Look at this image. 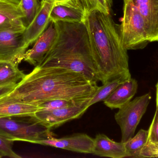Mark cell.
<instances>
[{"instance_id": "f546056e", "label": "cell", "mask_w": 158, "mask_h": 158, "mask_svg": "<svg viewBox=\"0 0 158 158\" xmlns=\"http://www.w3.org/2000/svg\"><path fill=\"white\" fill-rule=\"evenodd\" d=\"M156 110L155 112L154 118H158V82L156 86Z\"/></svg>"}, {"instance_id": "5b68a950", "label": "cell", "mask_w": 158, "mask_h": 158, "mask_svg": "<svg viewBox=\"0 0 158 158\" xmlns=\"http://www.w3.org/2000/svg\"><path fill=\"white\" fill-rule=\"evenodd\" d=\"M0 135L8 140L37 144L53 137L51 130L32 121H22L15 118H0Z\"/></svg>"}, {"instance_id": "2e32d148", "label": "cell", "mask_w": 158, "mask_h": 158, "mask_svg": "<svg viewBox=\"0 0 158 158\" xmlns=\"http://www.w3.org/2000/svg\"><path fill=\"white\" fill-rule=\"evenodd\" d=\"M86 14L84 11L73 7L59 5L53 7L50 19L51 22L81 23L84 22Z\"/></svg>"}, {"instance_id": "603a6c76", "label": "cell", "mask_w": 158, "mask_h": 158, "mask_svg": "<svg viewBox=\"0 0 158 158\" xmlns=\"http://www.w3.org/2000/svg\"><path fill=\"white\" fill-rule=\"evenodd\" d=\"M0 13L13 18L22 20L23 19V14L19 6L5 0H0Z\"/></svg>"}, {"instance_id": "9a60e30c", "label": "cell", "mask_w": 158, "mask_h": 158, "mask_svg": "<svg viewBox=\"0 0 158 158\" xmlns=\"http://www.w3.org/2000/svg\"><path fill=\"white\" fill-rule=\"evenodd\" d=\"M92 154L111 158L128 157L125 143L115 142L102 134L97 135L94 139Z\"/></svg>"}, {"instance_id": "30bf717a", "label": "cell", "mask_w": 158, "mask_h": 158, "mask_svg": "<svg viewBox=\"0 0 158 158\" xmlns=\"http://www.w3.org/2000/svg\"><path fill=\"white\" fill-rule=\"evenodd\" d=\"M54 0H41L40 9L31 23L23 32L25 48L34 43L50 24V16Z\"/></svg>"}, {"instance_id": "8fae6325", "label": "cell", "mask_w": 158, "mask_h": 158, "mask_svg": "<svg viewBox=\"0 0 158 158\" xmlns=\"http://www.w3.org/2000/svg\"><path fill=\"white\" fill-rule=\"evenodd\" d=\"M40 106L28 104L9 93L0 96V118L31 117L40 110Z\"/></svg>"}, {"instance_id": "d4e9b609", "label": "cell", "mask_w": 158, "mask_h": 158, "mask_svg": "<svg viewBox=\"0 0 158 158\" xmlns=\"http://www.w3.org/2000/svg\"><path fill=\"white\" fill-rule=\"evenodd\" d=\"M14 141L8 140L0 135V153L3 156L11 158H20L21 156L13 151Z\"/></svg>"}, {"instance_id": "4fadbf2b", "label": "cell", "mask_w": 158, "mask_h": 158, "mask_svg": "<svg viewBox=\"0 0 158 158\" xmlns=\"http://www.w3.org/2000/svg\"><path fill=\"white\" fill-rule=\"evenodd\" d=\"M56 34L55 23L50 22L47 29L36 40L32 48L26 51L23 60L35 67L39 65L53 44Z\"/></svg>"}, {"instance_id": "9c48e42d", "label": "cell", "mask_w": 158, "mask_h": 158, "mask_svg": "<svg viewBox=\"0 0 158 158\" xmlns=\"http://www.w3.org/2000/svg\"><path fill=\"white\" fill-rule=\"evenodd\" d=\"M37 144L77 153L92 154L94 139L85 134L78 133L61 138H55L53 136L39 141Z\"/></svg>"}, {"instance_id": "d6986e66", "label": "cell", "mask_w": 158, "mask_h": 158, "mask_svg": "<svg viewBox=\"0 0 158 158\" xmlns=\"http://www.w3.org/2000/svg\"><path fill=\"white\" fill-rule=\"evenodd\" d=\"M148 138L149 130L142 129L135 136L124 143L128 157L137 158L140 152L148 142Z\"/></svg>"}, {"instance_id": "83f0119b", "label": "cell", "mask_w": 158, "mask_h": 158, "mask_svg": "<svg viewBox=\"0 0 158 158\" xmlns=\"http://www.w3.org/2000/svg\"><path fill=\"white\" fill-rule=\"evenodd\" d=\"M59 5L73 7L84 11L81 0H54V6Z\"/></svg>"}, {"instance_id": "4316f807", "label": "cell", "mask_w": 158, "mask_h": 158, "mask_svg": "<svg viewBox=\"0 0 158 158\" xmlns=\"http://www.w3.org/2000/svg\"><path fill=\"white\" fill-rule=\"evenodd\" d=\"M148 130V142L152 143L158 144V118H153Z\"/></svg>"}, {"instance_id": "4dcf8cb0", "label": "cell", "mask_w": 158, "mask_h": 158, "mask_svg": "<svg viewBox=\"0 0 158 158\" xmlns=\"http://www.w3.org/2000/svg\"><path fill=\"white\" fill-rule=\"evenodd\" d=\"M5 1L14 4L15 5L18 6H19L20 2H21V0H5Z\"/></svg>"}, {"instance_id": "5bb4252c", "label": "cell", "mask_w": 158, "mask_h": 158, "mask_svg": "<svg viewBox=\"0 0 158 158\" xmlns=\"http://www.w3.org/2000/svg\"><path fill=\"white\" fill-rule=\"evenodd\" d=\"M137 81L131 78L120 84L105 100L104 103L110 109L121 108L126 105L137 92Z\"/></svg>"}, {"instance_id": "3957f363", "label": "cell", "mask_w": 158, "mask_h": 158, "mask_svg": "<svg viewBox=\"0 0 158 158\" xmlns=\"http://www.w3.org/2000/svg\"><path fill=\"white\" fill-rule=\"evenodd\" d=\"M55 24L57 34L54 42L38 66L66 69L99 81L84 23L60 21Z\"/></svg>"}, {"instance_id": "7402d4cb", "label": "cell", "mask_w": 158, "mask_h": 158, "mask_svg": "<svg viewBox=\"0 0 158 158\" xmlns=\"http://www.w3.org/2000/svg\"><path fill=\"white\" fill-rule=\"evenodd\" d=\"M26 28L22 19L13 18L0 13V31L24 32Z\"/></svg>"}, {"instance_id": "f1b7e54d", "label": "cell", "mask_w": 158, "mask_h": 158, "mask_svg": "<svg viewBox=\"0 0 158 158\" xmlns=\"http://www.w3.org/2000/svg\"><path fill=\"white\" fill-rule=\"evenodd\" d=\"M16 85L17 84L0 87V96H2L7 93H9L10 92H12L15 89Z\"/></svg>"}, {"instance_id": "ba28073f", "label": "cell", "mask_w": 158, "mask_h": 158, "mask_svg": "<svg viewBox=\"0 0 158 158\" xmlns=\"http://www.w3.org/2000/svg\"><path fill=\"white\" fill-rule=\"evenodd\" d=\"M24 32L0 31V60L20 64L27 49L23 38Z\"/></svg>"}, {"instance_id": "7c38bea8", "label": "cell", "mask_w": 158, "mask_h": 158, "mask_svg": "<svg viewBox=\"0 0 158 158\" xmlns=\"http://www.w3.org/2000/svg\"><path fill=\"white\" fill-rule=\"evenodd\" d=\"M133 6L145 23L150 42L158 41V0H123Z\"/></svg>"}, {"instance_id": "1f68e13d", "label": "cell", "mask_w": 158, "mask_h": 158, "mask_svg": "<svg viewBox=\"0 0 158 158\" xmlns=\"http://www.w3.org/2000/svg\"><path fill=\"white\" fill-rule=\"evenodd\" d=\"M2 157H3V156H2V154H1V153H0V158Z\"/></svg>"}, {"instance_id": "e0dca14e", "label": "cell", "mask_w": 158, "mask_h": 158, "mask_svg": "<svg viewBox=\"0 0 158 158\" xmlns=\"http://www.w3.org/2000/svg\"><path fill=\"white\" fill-rule=\"evenodd\" d=\"M18 66L11 61L0 60V87L17 84L25 77L26 74Z\"/></svg>"}, {"instance_id": "ffe728a7", "label": "cell", "mask_w": 158, "mask_h": 158, "mask_svg": "<svg viewBox=\"0 0 158 158\" xmlns=\"http://www.w3.org/2000/svg\"><path fill=\"white\" fill-rule=\"evenodd\" d=\"M40 6L39 0H21L19 6L23 14L22 20L26 28L35 18Z\"/></svg>"}, {"instance_id": "6da1fadb", "label": "cell", "mask_w": 158, "mask_h": 158, "mask_svg": "<svg viewBox=\"0 0 158 158\" xmlns=\"http://www.w3.org/2000/svg\"><path fill=\"white\" fill-rule=\"evenodd\" d=\"M98 87L97 82L77 72L37 66L9 94L36 106L56 99L81 103L90 100Z\"/></svg>"}, {"instance_id": "52a82bcc", "label": "cell", "mask_w": 158, "mask_h": 158, "mask_svg": "<svg viewBox=\"0 0 158 158\" xmlns=\"http://www.w3.org/2000/svg\"><path fill=\"white\" fill-rule=\"evenodd\" d=\"M89 100L64 108L41 109L30 118L49 130L55 129L68 122L81 117L89 108Z\"/></svg>"}, {"instance_id": "277c9868", "label": "cell", "mask_w": 158, "mask_h": 158, "mask_svg": "<svg viewBox=\"0 0 158 158\" xmlns=\"http://www.w3.org/2000/svg\"><path fill=\"white\" fill-rule=\"evenodd\" d=\"M123 3V17L119 27L124 46L127 50L143 49L150 42L143 18L133 6Z\"/></svg>"}, {"instance_id": "7a4b0ae2", "label": "cell", "mask_w": 158, "mask_h": 158, "mask_svg": "<svg viewBox=\"0 0 158 158\" xmlns=\"http://www.w3.org/2000/svg\"><path fill=\"white\" fill-rule=\"evenodd\" d=\"M85 25L99 81L103 84L119 77H131L128 50L119 25L110 14L94 10L86 14Z\"/></svg>"}, {"instance_id": "cb8c5ba5", "label": "cell", "mask_w": 158, "mask_h": 158, "mask_svg": "<svg viewBox=\"0 0 158 158\" xmlns=\"http://www.w3.org/2000/svg\"><path fill=\"white\" fill-rule=\"evenodd\" d=\"M79 104L81 103H77L67 99H56L47 101L40 106L43 107L44 109H55L72 106Z\"/></svg>"}, {"instance_id": "8992f818", "label": "cell", "mask_w": 158, "mask_h": 158, "mask_svg": "<svg viewBox=\"0 0 158 158\" xmlns=\"http://www.w3.org/2000/svg\"><path fill=\"white\" fill-rule=\"evenodd\" d=\"M151 99L150 92L138 96L119 109L115 114V120L121 130V142L124 143L133 137Z\"/></svg>"}, {"instance_id": "484cf974", "label": "cell", "mask_w": 158, "mask_h": 158, "mask_svg": "<svg viewBox=\"0 0 158 158\" xmlns=\"http://www.w3.org/2000/svg\"><path fill=\"white\" fill-rule=\"evenodd\" d=\"M158 158V144L148 142L140 152L137 158Z\"/></svg>"}, {"instance_id": "ac0fdd59", "label": "cell", "mask_w": 158, "mask_h": 158, "mask_svg": "<svg viewBox=\"0 0 158 158\" xmlns=\"http://www.w3.org/2000/svg\"><path fill=\"white\" fill-rule=\"evenodd\" d=\"M131 78V77L125 76L119 77L108 81L103 84L102 86L98 87L94 95L89 100L88 103V107H89L94 104L105 100L115 91V89L120 84Z\"/></svg>"}, {"instance_id": "44dd1931", "label": "cell", "mask_w": 158, "mask_h": 158, "mask_svg": "<svg viewBox=\"0 0 158 158\" xmlns=\"http://www.w3.org/2000/svg\"><path fill=\"white\" fill-rule=\"evenodd\" d=\"M85 14L94 10L110 14L112 0H81Z\"/></svg>"}]
</instances>
